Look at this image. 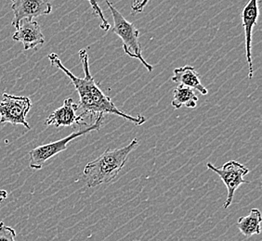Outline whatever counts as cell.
Masks as SVG:
<instances>
[{
  "label": "cell",
  "mask_w": 262,
  "mask_h": 241,
  "mask_svg": "<svg viewBox=\"0 0 262 241\" xmlns=\"http://www.w3.org/2000/svg\"><path fill=\"white\" fill-rule=\"evenodd\" d=\"M2 97L3 100L0 101V124L21 125L30 130L31 126L26 120V116L32 108L30 99L8 93H3Z\"/></svg>",
  "instance_id": "5"
},
{
  "label": "cell",
  "mask_w": 262,
  "mask_h": 241,
  "mask_svg": "<svg viewBox=\"0 0 262 241\" xmlns=\"http://www.w3.org/2000/svg\"><path fill=\"white\" fill-rule=\"evenodd\" d=\"M105 2L114 19V26L112 31L121 38L125 53L130 58L140 60L141 64L151 73L154 70V66L148 63L142 56L141 43L139 41L140 32L137 29L136 26L126 20L109 0H106Z\"/></svg>",
  "instance_id": "3"
},
{
  "label": "cell",
  "mask_w": 262,
  "mask_h": 241,
  "mask_svg": "<svg viewBox=\"0 0 262 241\" xmlns=\"http://www.w3.org/2000/svg\"><path fill=\"white\" fill-rule=\"evenodd\" d=\"M79 110L78 104L73 99H66L61 108L53 111L45 120L46 126H54L56 127H67L73 126H86L84 118L76 112Z\"/></svg>",
  "instance_id": "9"
},
{
  "label": "cell",
  "mask_w": 262,
  "mask_h": 241,
  "mask_svg": "<svg viewBox=\"0 0 262 241\" xmlns=\"http://www.w3.org/2000/svg\"><path fill=\"white\" fill-rule=\"evenodd\" d=\"M259 10L258 0H249V2L243 9L242 20L245 30V43H246V58L248 66V78L251 79L254 76V65L252 58V31L257 25Z\"/></svg>",
  "instance_id": "8"
},
{
  "label": "cell",
  "mask_w": 262,
  "mask_h": 241,
  "mask_svg": "<svg viewBox=\"0 0 262 241\" xmlns=\"http://www.w3.org/2000/svg\"><path fill=\"white\" fill-rule=\"evenodd\" d=\"M104 117L100 116L95 119V122L91 126L86 127L83 130L74 132L68 136H66L60 140L54 141L46 145H41V146L36 147L34 150L29 152V157H30V162H29V167L31 169L34 170H40L42 167L45 164L47 161H49L54 156L61 153L62 151H66L68 148V144L71 141L76 139L77 137L86 135L91 133L92 131H99L101 129L102 126Z\"/></svg>",
  "instance_id": "4"
},
{
  "label": "cell",
  "mask_w": 262,
  "mask_h": 241,
  "mask_svg": "<svg viewBox=\"0 0 262 241\" xmlns=\"http://www.w3.org/2000/svg\"><path fill=\"white\" fill-rule=\"evenodd\" d=\"M7 198H8V192L6 190H3V189H0V202L4 201Z\"/></svg>",
  "instance_id": "17"
},
{
  "label": "cell",
  "mask_w": 262,
  "mask_h": 241,
  "mask_svg": "<svg viewBox=\"0 0 262 241\" xmlns=\"http://www.w3.org/2000/svg\"><path fill=\"white\" fill-rule=\"evenodd\" d=\"M138 146L139 140L135 137L128 145L117 150L108 149L96 160L89 162L83 172L86 187L93 188L115 180L126 164L128 155Z\"/></svg>",
  "instance_id": "2"
},
{
  "label": "cell",
  "mask_w": 262,
  "mask_h": 241,
  "mask_svg": "<svg viewBox=\"0 0 262 241\" xmlns=\"http://www.w3.org/2000/svg\"><path fill=\"white\" fill-rule=\"evenodd\" d=\"M88 1H89L90 5H91L94 15L97 16V17L101 20V29L103 31H105V32L110 30L111 26H110L109 21L107 20V19H105V17L103 15V12H102L101 7L98 4V1H97V0H88Z\"/></svg>",
  "instance_id": "14"
},
{
  "label": "cell",
  "mask_w": 262,
  "mask_h": 241,
  "mask_svg": "<svg viewBox=\"0 0 262 241\" xmlns=\"http://www.w3.org/2000/svg\"><path fill=\"white\" fill-rule=\"evenodd\" d=\"M15 42H20L24 45L25 51L35 50L37 45L45 43V36L42 33L39 23L35 20L25 19L20 20L16 32L12 35Z\"/></svg>",
  "instance_id": "10"
},
{
  "label": "cell",
  "mask_w": 262,
  "mask_h": 241,
  "mask_svg": "<svg viewBox=\"0 0 262 241\" xmlns=\"http://www.w3.org/2000/svg\"><path fill=\"white\" fill-rule=\"evenodd\" d=\"M148 2H149V0H142L138 5L132 7V8H131L132 14H137V13H141V12H142L143 10H144V8H145L147 4H148Z\"/></svg>",
  "instance_id": "16"
},
{
  "label": "cell",
  "mask_w": 262,
  "mask_h": 241,
  "mask_svg": "<svg viewBox=\"0 0 262 241\" xmlns=\"http://www.w3.org/2000/svg\"><path fill=\"white\" fill-rule=\"evenodd\" d=\"M171 80L181 86L197 90L202 95H207L208 93V90L202 84L200 76L192 66L186 65L175 69Z\"/></svg>",
  "instance_id": "11"
},
{
  "label": "cell",
  "mask_w": 262,
  "mask_h": 241,
  "mask_svg": "<svg viewBox=\"0 0 262 241\" xmlns=\"http://www.w3.org/2000/svg\"><path fill=\"white\" fill-rule=\"evenodd\" d=\"M14 228L6 226L4 222H0V241H15Z\"/></svg>",
  "instance_id": "15"
},
{
  "label": "cell",
  "mask_w": 262,
  "mask_h": 241,
  "mask_svg": "<svg viewBox=\"0 0 262 241\" xmlns=\"http://www.w3.org/2000/svg\"><path fill=\"white\" fill-rule=\"evenodd\" d=\"M261 212L258 209H252L247 216L240 217L237 222L238 229L246 237L259 235L261 232Z\"/></svg>",
  "instance_id": "12"
},
{
  "label": "cell",
  "mask_w": 262,
  "mask_h": 241,
  "mask_svg": "<svg viewBox=\"0 0 262 241\" xmlns=\"http://www.w3.org/2000/svg\"><path fill=\"white\" fill-rule=\"evenodd\" d=\"M78 56L84 70V78L77 77L71 70H68L66 66L61 63V60L56 53L49 54L48 59L51 61V65L54 66L59 70H61L63 74H66V76L70 79L71 83L75 86L79 95L78 108L82 111L80 115L83 118L86 116H91V118L95 117L96 119L100 116L104 117L105 114H114L129 120L136 126L143 125L146 122V118L144 116L140 114L137 116L129 115L122 111L115 105L114 101L101 91L96 81L94 80L93 76H91L90 60L86 50H80L78 52Z\"/></svg>",
  "instance_id": "1"
},
{
  "label": "cell",
  "mask_w": 262,
  "mask_h": 241,
  "mask_svg": "<svg viewBox=\"0 0 262 241\" xmlns=\"http://www.w3.org/2000/svg\"><path fill=\"white\" fill-rule=\"evenodd\" d=\"M11 10L14 14L11 25L15 28L20 20H34L39 16L49 15L52 11V5L49 0H11Z\"/></svg>",
  "instance_id": "7"
},
{
  "label": "cell",
  "mask_w": 262,
  "mask_h": 241,
  "mask_svg": "<svg viewBox=\"0 0 262 241\" xmlns=\"http://www.w3.org/2000/svg\"><path fill=\"white\" fill-rule=\"evenodd\" d=\"M140 2H141L140 0H133V6H132V7L138 5Z\"/></svg>",
  "instance_id": "18"
},
{
  "label": "cell",
  "mask_w": 262,
  "mask_h": 241,
  "mask_svg": "<svg viewBox=\"0 0 262 241\" xmlns=\"http://www.w3.org/2000/svg\"><path fill=\"white\" fill-rule=\"evenodd\" d=\"M207 167L209 170L217 174V176H220V178L227 187V199L223 204V208L227 209L232 204L234 193L238 189V187L243 184L250 183L249 181L244 178L249 173V169L247 166L236 161H228L221 168L215 167L212 163L208 162Z\"/></svg>",
  "instance_id": "6"
},
{
  "label": "cell",
  "mask_w": 262,
  "mask_h": 241,
  "mask_svg": "<svg viewBox=\"0 0 262 241\" xmlns=\"http://www.w3.org/2000/svg\"><path fill=\"white\" fill-rule=\"evenodd\" d=\"M198 98L194 90L186 86H178L173 92L171 106L175 109H181L182 106H186L187 108L194 109L196 108Z\"/></svg>",
  "instance_id": "13"
}]
</instances>
